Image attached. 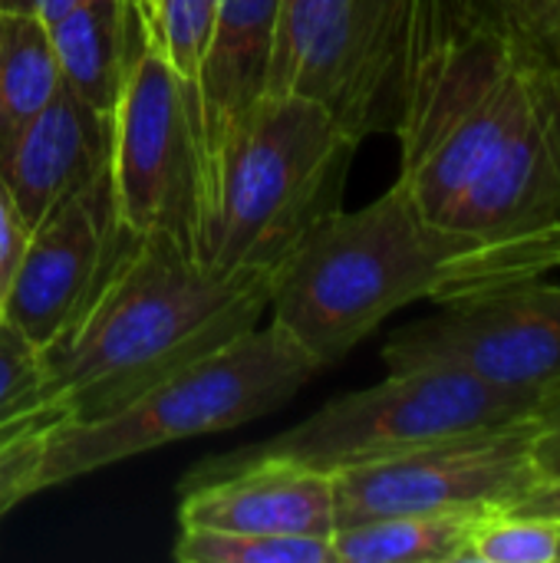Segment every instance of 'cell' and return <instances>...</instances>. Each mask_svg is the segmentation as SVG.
<instances>
[{
	"instance_id": "obj_1",
	"label": "cell",
	"mask_w": 560,
	"mask_h": 563,
	"mask_svg": "<svg viewBox=\"0 0 560 563\" xmlns=\"http://www.w3.org/2000/svg\"><path fill=\"white\" fill-rule=\"evenodd\" d=\"M393 135L422 214L560 267V66L502 0H416Z\"/></svg>"
},
{
	"instance_id": "obj_2",
	"label": "cell",
	"mask_w": 560,
	"mask_h": 563,
	"mask_svg": "<svg viewBox=\"0 0 560 563\" xmlns=\"http://www.w3.org/2000/svg\"><path fill=\"white\" fill-rule=\"evenodd\" d=\"M271 277L208 267L168 234H129L89 307L46 346L43 402L96 422L261 323Z\"/></svg>"
},
{
	"instance_id": "obj_3",
	"label": "cell",
	"mask_w": 560,
	"mask_h": 563,
	"mask_svg": "<svg viewBox=\"0 0 560 563\" xmlns=\"http://www.w3.org/2000/svg\"><path fill=\"white\" fill-rule=\"evenodd\" d=\"M535 274L525 257L432 221L393 185L360 211L330 214L271 274V323L327 369L416 300L449 303Z\"/></svg>"
},
{
	"instance_id": "obj_4",
	"label": "cell",
	"mask_w": 560,
	"mask_h": 563,
	"mask_svg": "<svg viewBox=\"0 0 560 563\" xmlns=\"http://www.w3.org/2000/svg\"><path fill=\"white\" fill-rule=\"evenodd\" d=\"M356 145L323 106L264 92L205 162L195 257L228 274L271 277L340 211Z\"/></svg>"
},
{
	"instance_id": "obj_5",
	"label": "cell",
	"mask_w": 560,
	"mask_h": 563,
	"mask_svg": "<svg viewBox=\"0 0 560 563\" xmlns=\"http://www.w3.org/2000/svg\"><path fill=\"white\" fill-rule=\"evenodd\" d=\"M317 373L320 366L277 323H257L106 419H63L46 439L36 492L69 485L172 442L228 432L271 416Z\"/></svg>"
},
{
	"instance_id": "obj_6",
	"label": "cell",
	"mask_w": 560,
	"mask_h": 563,
	"mask_svg": "<svg viewBox=\"0 0 560 563\" xmlns=\"http://www.w3.org/2000/svg\"><path fill=\"white\" fill-rule=\"evenodd\" d=\"M541 396L502 389L449 366L389 369L383 383L330 399L271 442L248 445V452L297 459L333 475L521 422L535 416Z\"/></svg>"
},
{
	"instance_id": "obj_7",
	"label": "cell",
	"mask_w": 560,
	"mask_h": 563,
	"mask_svg": "<svg viewBox=\"0 0 560 563\" xmlns=\"http://www.w3.org/2000/svg\"><path fill=\"white\" fill-rule=\"evenodd\" d=\"M416 0H281L267 92L323 106L356 142L396 132Z\"/></svg>"
},
{
	"instance_id": "obj_8",
	"label": "cell",
	"mask_w": 560,
	"mask_h": 563,
	"mask_svg": "<svg viewBox=\"0 0 560 563\" xmlns=\"http://www.w3.org/2000/svg\"><path fill=\"white\" fill-rule=\"evenodd\" d=\"M112 191L132 234H168L195 251L205 198V152L195 89L149 40L112 109Z\"/></svg>"
},
{
	"instance_id": "obj_9",
	"label": "cell",
	"mask_w": 560,
	"mask_h": 563,
	"mask_svg": "<svg viewBox=\"0 0 560 563\" xmlns=\"http://www.w3.org/2000/svg\"><path fill=\"white\" fill-rule=\"evenodd\" d=\"M386 369L449 366L502 389L560 386V284L518 277L442 303L436 317L396 330Z\"/></svg>"
},
{
	"instance_id": "obj_10",
	"label": "cell",
	"mask_w": 560,
	"mask_h": 563,
	"mask_svg": "<svg viewBox=\"0 0 560 563\" xmlns=\"http://www.w3.org/2000/svg\"><path fill=\"white\" fill-rule=\"evenodd\" d=\"M535 416L459 435L399 459L333 472L337 528L429 511H482L518 501L538 485Z\"/></svg>"
},
{
	"instance_id": "obj_11",
	"label": "cell",
	"mask_w": 560,
	"mask_h": 563,
	"mask_svg": "<svg viewBox=\"0 0 560 563\" xmlns=\"http://www.w3.org/2000/svg\"><path fill=\"white\" fill-rule=\"evenodd\" d=\"M129 234L106 168L30 231L0 313L46 346L89 307Z\"/></svg>"
},
{
	"instance_id": "obj_12",
	"label": "cell",
	"mask_w": 560,
	"mask_h": 563,
	"mask_svg": "<svg viewBox=\"0 0 560 563\" xmlns=\"http://www.w3.org/2000/svg\"><path fill=\"white\" fill-rule=\"evenodd\" d=\"M178 528L271 538H333V475L297 459L241 449L195 468L185 478Z\"/></svg>"
},
{
	"instance_id": "obj_13",
	"label": "cell",
	"mask_w": 560,
	"mask_h": 563,
	"mask_svg": "<svg viewBox=\"0 0 560 563\" xmlns=\"http://www.w3.org/2000/svg\"><path fill=\"white\" fill-rule=\"evenodd\" d=\"M112 158V115L66 86L0 152V188L33 231L53 208L89 185Z\"/></svg>"
},
{
	"instance_id": "obj_14",
	"label": "cell",
	"mask_w": 560,
	"mask_h": 563,
	"mask_svg": "<svg viewBox=\"0 0 560 563\" xmlns=\"http://www.w3.org/2000/svg\"><path fill=\"white\" fill-rule=\"evenodd\" d=\"M281 0H218L195 73L205 162L224 129L267 92Z\"/></svg>"
},
{
	"instance_id": "obj_15",
	"label": "cell",
	"mask_w": 560,
	"mask_h": 563,
	"mask_svg": "<svg viewBox=\"0 0 560 563\" xmlns=\"http://www.w3.org/2000/svg\"><path fill=\"white\" fill-rule=\"evenodd\" d=\"M46 30L63 86L92 109L112 115L129 66L149 43L135 7L129 0H86Z\"/></svg>"
},
{
	"instance_id": "obj_16",
	"label": "cell",
	"mask_w": 560,
	"mask_h": 563,
	"mask_svg": "<svg viewBox=\"0 0 560 563\" xmlns=\"http://www.w3.org/2000/svg\"><path fill=\"white\" fill-rule=\"evenodd\" d=\"M475 518L479 511H429L337 528L333 554L337 563H465Z\"/></svg>"
},
{
	"instance_id": "obj_17",
	"label": "cell",
	"mask_w": 560,
	"mask_h": 563,
	"mask_svg": "<svg viewBox=\"0 0 560 563\" xmlns=\"http://www.w3.org/2000/svg\"><path fill=\"white\" fill-rule=\"evenodd\" d=\"M59 89L46 23L36 13H0V152Z\"/></svg>"
},
{
	"instance_id": "obj_18",
	"label": "cell",
	"mask_w": 560,
	"mask_h": 563,
	"mask_svg": "<svg viewBox=\"0 0 560 563\" xmlns=\"http://www.w3.org/2000/svg\"><path fill=\"white\" fill-rule=\"evenodd\" d=\"M172 558L182 563H337L333 538H271L215 528H178Z\"/></svg>"
},
{
	"instance_id": "obj_19",
	"label": "cell",
	"mask_w": 560,
	"mask_h": 563,
	"mask_svg": "<svg viewBox=\"0 0 560 563\" xmlns=\"http://www.w3.org/2000/svg\"><path fill=\"white\" fill-rule=\"evenodd\" d=\"M560 525L502 508L479 511L465 563H558Z\"/></svg>"
},
{
	"instance_id": "obj_20",
	"label": "cell",
	"mask_w": 560,
	"mask_h": 563,
	"mask_svg": "<svg viewBox=\"0 0 560 563\" xmlns=\"http://www.w3.org/2000/svg\"><path fill=\"white\" fill-rule=\"evenodd\" d=\"M63 419V409L43 402L0 426V525L20 501L36 495L46 439Z\"/></svg>"
},
{
	"instance_id": "obj_21",
	"label": "cell",
	"mask_w": 560,
	"mask_h": 563,
	"mask_svg": "<svg viewBox=\"0 0 560 563\" xmlns=\"http://www.w3.org/2000/svg\"><path fill=\"white\" fill-rule=\"evenodd\" d=\"M43 406L40 346L0 313V426Z\"/></svg>"
},
{
	"instance_id": "obj_22",
	"label": "cell",
	"mask_w": 560,
	"mask_h": 563,
	"mask_svg": "<svg viewBox=\"0 0 560 563\" xmlns=\"http://www.w3.org/2000/svg\"><path fill=\"white\" fill-rule=\"evenodd\" d=\"M218 0H165L158 33L152 36L155 49L168 59V66L195 89V73L201 49L211 33Z\"/></svg>"
},
{
	"instance_id": "obj_23",
	"label": "cell",
	"mask_w": 560,
	"mask_h": 563,
	"mask_svg": "<svg viewBox=\"0 0 560 563\" xmlns=\"http://www.w3.org/2000/svg\"><path fill=\"white\" fill-rule=\"evenodd\" d=\"M531 462H535L538 485L560 478V386L548 389L535 409Z\"/></svg>"
},
{
	"instance_id": "obj_24",
	"label": "cell",
	"mask_w": 560,
	"mask_h": 563,
	"mask_svg": "<svg viewBox=\"0 0 560 563\" xmlns=\"http://www.w3.org/2000/svg\"><path fill=\"white\" fill-rule=\"evenodd\" d=\"M26 238H30V231L23 228L17 208L10 205L7 191L0 188V310H3L7 290H10V284H13V274H17V267H20Z\"/></svg>"
},
{
	"instance_id": "obj_25",
	"label": "cell",
	"mask_w": 560,
	"mask_h": 563,
	"mask_svg": "<svg viewBox=\"0 0 560 563\" xmlns=\"http://www.w3.org/2000/svg\"><path fill=\"white\" fill-rule=\"evenodd\" d=\"M531 33L545 43H554V30L560 20V0H502Z\"/></svg>"
},
{
	"instance_id": "obj_26",
	"label": "cell",
	"mask_w": 560,
	"mask_h": 563,
	"mask_svg": "<svg viewBox=\"0 0 560 563\" xmlns=\"http://www.w3.org/2000/svg\"><path fill=\"white\" fill-rule=\"evenodd\" d=\"M505 508L518 511V515H531V518H554V521H560V478L558 482L535 485L528 495H521L518 501H512Z\"/></svg>"
},
{
	"instance_id": "obj_27",
	"label": "cell",
	"mask_w": 560,
	"mask_h": 563,
	"mask_svg": "<svg viewBox=\"0 0 560 563\" xmlns=\"http://www.w3.org/2000/svg\"><path fill=\"white\" fill-rule=\"evenodd\" d=\"M132 7H135V13L142 16V26H145V33H149V40L158 33V20H162V3L165 0H129Z\"/></svg>"
},
{
	"instance_id": "obj_28",
	"label": "cell",
	"mask_w": 560,
	"mask_h": 563,
	"mask_svg": "<svg viewBox=\"0 0 560 563\" xmlns=\"http://www.w3.org/2000/svg\"><path fill=\"white\" fill-rule=\"evenodd\" d=\"M86 0H40V20L50 26V23H56V20H63L66 13H73L76 7H83Z\"/></svg>"
},
{
	"instance_id": "obj_29",
	"label": "cell",
	"mask_w": 560,
	"mask_h": 563,
	"mask_svg": "<svg viewBox=\"0 0 560 563\" xmlns=\"http://www.w3.org/2000/svg\"><path fill=\"white\" fill-rule=\"evenodd\" d=\"M36 10H40V0H0V13H36Z\"/></svg>"
},
{
	"instance_id": "obj_30",
	"label": "cell",
	"mask_w": 560,
	"mask_h": 563,
	"mask_svg": "<svg viewBox=\"0 0 560 563\" xmlns=\"http://www.w3.org/2000/svg\"><path fill=\"white\" fill-rule=\"evenodd\" d=\"M551 49H554V56H558V66H560V20H558V30H554V43H551Z\"/></svg>"
},
{
	"instance_id": "obj_31",
	"label": "cell",
	"mask_w": 560,
	"mask_h": 563,
	"mask_svg": "<svg viewBox=\"0 0 560 563\" xmlns=\"http://www.w3.org/2000/svg\"><path fill=\"white\" fill-rule=\"evenodd\" d=\"M558 525H560V521H558ZM558 563H560V541H558Z\"/></svg>"
}]
</instances>
